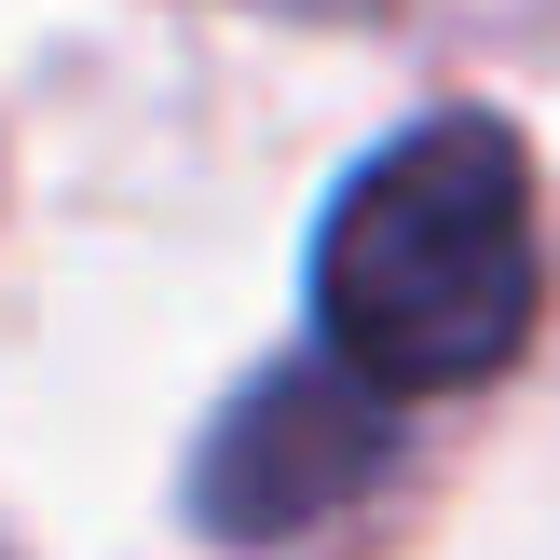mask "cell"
Segmentation results:
<instances>
[{"instance_id":"6da1fadb","label":"cell","mask_w":560,"mask_h":560,"mask_svg":"<svg viewBox=\"0 0 560 560\" xmlns=\"http://www.w3.org/2000/svg\"><path fill=\"white\" fill-rule=\"evenodd\" d=\"M328 370L370 397H452L534 342V164L506 124H410L315 233Z\"/></svg>"},{"instance_id":"7a4b0ae2","label":"cell","mask_w":560,"mask_h":560,"mask_svg":"<svg viewBox=\"0 0 560 560\" xmlns=\"http://www.w3.org/2000/svg\"><path fill=\"white\" fill-rule=\"evenodd\" d=\"M383 452H397V410L370 397L355 370H260L233 410H219L206 465H191V520H206L219 547H288L315 534L328 506H355V492L383 479Z\"/></svg>"}]
</instances>
